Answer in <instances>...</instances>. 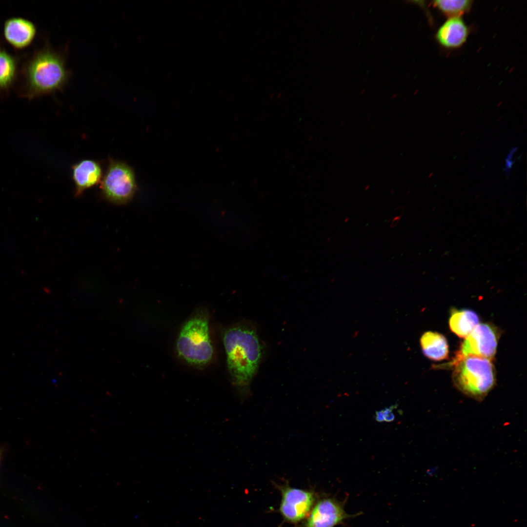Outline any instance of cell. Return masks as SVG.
<instances>
[{"instance_id": "4", "label": "cell", "mask_w": 527, "mask_h": 527, "mask_svg": "<svg viewBox=\"0 0 527 527\" xmlns=\"http://www.w3.org/2000/svg\"><path fill=\"white\" fill-rule=\"evenodd\" d=\"M176 348L178 356L187 364L203 366L214 356L207 313L199 310L182 325L178 335Z\"/></svg>"}, {"instance_id": "5", "label": "cell", "mask_w": 527, "mask_h": 527, "mask_svg": "<svg viewBox=\"0 0 527 527\" xmlns=\"http://www.w3.org/2000/svg\"><path fill=\"white\" fill-rule=\"evenodd\" d=\"M137 189L133 168L124 162L110 159L101 183L103 198L113 204H125L131 201Z\"/></svg>"}, {"instance_id": "15", "label": "cell", "mask_w": 527, "mask_h": 527, "mask_svg": "<svg viewBox=\"0 0 527 527\" xmlns=\"http://www.w3.org/2000/svg\"><path fill=\"white\" fill-rule=\"evenodd\" d=\"M433 6L449 18L460 17L471 7L472 1L469 0H439L433 1Z\"/></svg>"}, {"instance_id": "3", "label": "cell", "mask_w": 527, "mask_h": 527, "mask_svg": "<svg viewBox=\"0 0 527 527\" xmlns=\"http://www.w3.org/2000/svg\"><path fill=\"white\" fill-rule=\"evenodd\" d=\"M452 380L463 394L481 402L492 389L496 382L495 371L491 359L476 356H455Z\"/></svg>"}, {"instance_id": "13", "label": "cell", "mask_w": 527, "mask_h": 527, "mask_svg": "<svg viewBox=\"0 0 527 527\" xmlns=\"http://www.w3.org/2000/svg\"><path fill=\"white\" fill-rule=\"evenodd\" d=\"M477 314L469 309H453L449 319V327L456 335L461 338L467 336L478 324Z\"/></svg>"}, {"instance_id": "6", "label": "cell", "mask_w": 527, "mask_h": 527, "mask_svg": "<svg viewBox=\"0 0 527 527\" xmlns=\"http://www.w3.org/2000/svg\"><path fill=\"white\" fill-rule=\"evenodd\" d=\"M498 336L492 324H478L466 337L456 356H476L492 359L496 352Z\"/></svg>"}, {"instance_id": "1", "label": "cell", "mask_w": 527, "mask_h": 527, "mask_svg": "<svg viewBox=\"0 0 527 527\" xmlns=\"http://www.w3.org/2000/svg\"><path fill=\"white\" fill-rule=\"evenodd\" d=\"M223 341L231 382L240 392L246 395L264 351L257 328L250 321H242L225 329Z\"/></svg>"}, {"instance_id": "11", "label": "cell", "mask_w": 527, "mask_h": 527, "mask_svg": "<svg viewBox=\"0 0 527 527\" xmlns=\"http://www.w3.org/2000/svg\"><path fill=\"white\" fill-rule=\"evenodd\" d=\"M468 35L467 25L461 17L448 18L438 29L436 39L441 46L448 49L461 47Z\"/></svg>"}, {"instance_id": "8", "label": "cell", "mask_w": 527, "mask_h": 527, "mask_svg": "<svg viewBox=\"0 0 527 527\" xmlns=\"http://www.w3.org/2000/svg\"><path fill=\"white\" fill-rule=\"evenodd\" d=\"M349 517L343 504L333 498H324L313 507L305 527H334Z\"/></svg>"}, {"instance_id": "10", "label": "cell", "mask_w": 527, "mask_h": 527, "mask_svg": "<svg viewBox=\"0 0 527 527\" xmlns=\"http://www.w3.org/2000/svg\"><path fill=\"white\" fill-rule=\"evenodd\" d=\"M72 169L76 196L99 183L103 177L101 163L93 160H81L74 164Z\"/></svg>"}, {"instance_id": "16", "label": "cell", "mask_w": 527, "mask_h": 527, "mask_svg": "<svg viewBox=\"0 0 527 527\" xmlns=\"http://www.w3.org/2000/svg\"><path fill=\"white\" fill-rule=\"evenodd\" d=\"M397 406V405H391L382 409L383 412L384 421L386 422H393L395 419V415L392 410Z\"/></svg>"}, {"instance_id": "21", "label": "cell", "mask_w": 527, "mask_h": 527, "mask_svg": "<svg viewBox=\"0 0 527 527\" xmlns=\"http://www.w3.org/2000/svg\"><path fill=\"white\" fill-rule=\"evenodd\" d=\"M369 188H370V185L369 184H367L365 187V190L366 191V190H368Z\"/></svg>"}, {"instance_id": "7", "label": "cell", "mask_w": 527, "mask_h": 527, "mask_svg": "<svg viewBox=\"0 0 527 527\" xmlns=\"http://www.w3.org/2000/svg\"><path fill=\"white\" fill-rule=\"evenodd\" d=\"M276 486L282 496L280 511L285 520L297 523L308 515L315 501L314 492L292 487L288 483Z\"/></svg>"}, {"instance_id": "19", "label": "cell", "mask_w": 527, "mask_h": 527, "mask_svg": "<svg viewBox=\"0 0 527 527\" xmlns=\"http://www.w3.org/2000/svg\"><path fill=\"white\" fill-rule=\"evenodd\" d=\"M373 130H374V126H370V127H369V129H368V131H369V132H372V131H373Z\"/></svg>"}, {"instance_id": "12", "label": "cell", "mask_w": 527, "mask_h": 527, "mask_svg": "<svg viewBox=\"0 0 527 527\" xmlns=\"http://www.w3.org/2000/svg\"><path fill=\"white\" fill-rule=\"evenodd\" d=\"M420 344L423 354L429 359L441 361L448 356L447 340L439 333L432 331L424 333L421 338Z\"/></svg>"}, {"instance_id": "2", "label": "cell", "mask_w": 527, "mask_h": 527, "mask_svg": "<svg viewBox=\"0 0 527 527\" xmlns=\"http://www.w3.org/2000/svg\"><path fill=\"white\" fill-rule=\"evenodd\" d=\"M23 75L21 94L31 100L63 90L71 73L66 66L65 55L46 45L28 61Z\"/></svg>"}, {"instance_id": "20", "label": "cell", "mask_w": 527, "mask_h": 527, "mask_svg": "<svg viewBox=\"0 0 527 527\" xmlns=\"http://www.w3.org/2000/svg\"><path fill=\"white\" fill-rule=\"evenodd\" d=\"M345 121H342L341 122L340 126H343L345 125Z\"/></svg>"}, {"instance_id": "18", "label": "cell", "mask_w": 527, "mask_h": 527, "mask_svg": "<svg viewBox=\"0 0 527 527\" xmlns=\"http://www.w3.org/2000/svg\"><path fill=\"white\" fill-rule=\"evenodd\" d=\"M400 218H401V216H399V215L396 216L395 217H394V218L392 220V222H391V223L390 224V227H395L398 224V223L399 222V221L400 220Z\"/></svg>"}, {"instance_id": "9", "label": "cell", "mask_w": 527, "mask_h": 527, "mask_svg": "<svg viewBox=\"0 0 527 527\" xmlns=\"http://www.w3.org/2000/svg\"><path fill=\"white\" fill-rule=\"evenodd\" d=\"M3 33L6 41L17 49L28 47L35 38L37 28L31 20L20 17H13L4 23Z\"/></svg>"}, {"instance_id": "22", "label": "cell", "mask_w": 527, "mask_h": 527, "mask_svg": "<svg viewBox=\"0 0 527 527\" xmlns=\"http://www.w3.org/2000/svg\"><path fill=\"white\" fill-rule=\"evenodd\" d=\"M394 192V190H393V189L390 190V193L391 194V193H393Z\"/></svg>"}, {"instance_id": "14", "label": "cell", "mask_w": 527, "mask_h": 527, "mask_svg": "<svg viewBox=\"0 0 527 527\" xmlns=\"http://www.w3.org/2000/svg\"><path fill=\"white\" fill-rule=\"evenodd\" d=\"M18 62L0 42V91H7L17 75Z\"/></svg>"}, {"instance_id": "17", "label": "cell", "mask_w": 527, "mask_h": 527, "mask_svg": "<svg viewBox=\"0 0 527 527\" xmlns=\"http://www.w3.org/2000/svg\"><path fill=\"white\" fill-rule=\"evenodd\" d=\"M375 418L378 422H384L383 410L377 411L375 413Z\"/></svg>"}]
</instances>
